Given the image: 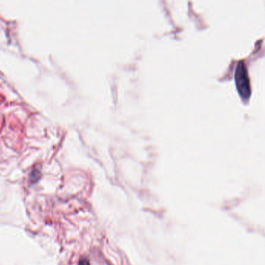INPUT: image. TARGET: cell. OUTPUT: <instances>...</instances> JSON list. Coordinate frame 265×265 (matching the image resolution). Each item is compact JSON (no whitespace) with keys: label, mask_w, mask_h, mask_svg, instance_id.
<instances>
[{"label":"cell","mask_w":265,"mask_h":265,"mask_svg":"<svg viewBox=\"0 0 265 265\" xmlns=\"http://www.w3.org/2000/svg\"><path fill=\"white\" fill-rule=\"evenodd\" d=\"M237 88L241 97L247 99L250 95V79L244 61H239L235 72Z\"/></svg>","instance_id":"1"},{"label":"cell","mask_w":265,"mask_h":265,"mask_svg":"<svg viewBox=\"0 0 265 265\" xmlns=\"http://www.w3.org/2000/svg\"><path fill=\"white\" fill-rule=\"evenodd\" d=\"M79 265H90V263H89V262H88L87 260L83 259L81 260L80 262V263H79Z\"/></svg>","instance_id":"2"}]
</instances>
